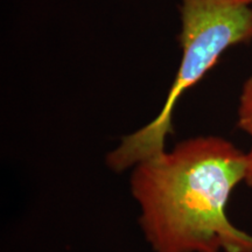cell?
I'll use <instances>...</instances> for the list:
<instances>
[{"instance_id":"6da1fadb","label":"cell","mask_w":252,"mask_h":252,"mask_svg":"<svg viewBox=\"0 0 252 252\" xmlns=\"http://www.w3.org/2000/svg\"><path fill=\"white\" fill-rule=\"evenodd\" d=\"M247 166V153L216 135L189 138L137 163L131 191L153 251L252 252V235L225 213Z\"/></svg>"},{"instance_id":"7a4b0ae2","label":"cell","mask_w":252,"mask_h":252,"mask_svg":"<svg viewBox=\"0 0 252 252\" xmlns=\"http://www.w3.org/2000/svg\"><path fill=\"white\" fill-rule=\"evenodd\" d=\"M181 61L162 109L153 121L123 138L106 157L123 172L166 151L173 113L186 91L200 82L231 47L252 42V0H179Z\"/></svg>"},{"instance_id":"3957f363","label":"cell","mask_w":252,"mask_h":252,"mask_svg":"<svg viewBox=\"0 0 252 252\" xmlns=\"http://www.w3.org/2000/svg\"><path fill=\"white\" fill-rule=\"evenodd\" d=\"M237 126L242 131L250 135L252 141V76L245 81L239 96L237 110ZM247 176L245 182L252 188V144L251 149L247 153Z\"/></svg>"}]
</instances>
